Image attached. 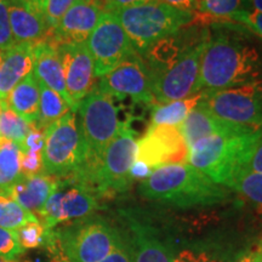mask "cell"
<instances>
[{
	"instance_id": "6da1fadb",
	"label": "cell",
	"mask_w": 262,
	"mask_h": 262,
	"mask_svg": "<svg viewBox=\"0 0 262 262\" xmlns=\"http://www.w3.org/2000/svg\"><path fill=\"white\" fill-rule=\"evenodd\" d=\"M242 29L206 37L196 94L244 86L262 80V39Z\"/></svg>"
},
{
	"instance_id": "7a4b0ae2",
	"label": "cell",
	"mask_w": 262,
	"mask_h": 262,
	"mask_svg": "<svg viewBox=\"0 0 262 262\" xmlns=\"http://www.w3.org/2000/svg\"><path fill=\"white\" fill-rule=\"evenodd\" d=\"M143 198L180 209L208 208L228 199L225 186L189 164H170L155 169L139 186Z\"/></svg>"
},
{
	"instance_id": "3957f363",
	"label": "cell",
	"mask_w": 262,
	"mask_h": 262,
	"mask_svg": "<svg viewBox=\"0 0 262 262\" xmlns=\"http://www.w3.org/2000/svg\"><path fill=\"white\" fill-rule=\"evenodd\" d=\"M122 24L134 49L141 57L157 42L172 37L194 21L195 14L179 10L159 0L113 12Z\"/></svg>"
},
{
	"instance_id": "277c9868",
	"label": "cell",
	"mask_w": 262,
	"mask_h": 262,
	"mask_svg": "<svg viewBox=\"0 0 262 262\" xmlns=\"http://www.w3.org/2000/svg\"><path fill=\"white\" fill-rule=\"evenodd\" d=\"M75 114L86 148V164L72 178H80L97 165L104 149L119 135L125 123L120 122L113 98L96 86L83 98Z\"/></svg>"
},
{
	"instance_id": "5b68a950",
	"label": "cell",
	"mask_w": 262,
	"mask_h": 262,
	"mask_svg": "<svg viewBox=\"0 0 262 262\" xmlns=\"http://www.w3.org/2000/svg\"><path fill=\"white\" fill-rule=\"evenodd\" d=\"M136 159V140L124 124L122 131L104 149L97 165L80 178H71L83 183L95 194L112 195L125 192L134 181L130 169Z\"/></svg>"
},
{
	"instance_id": "8992f818",
	"label": "cell",
	"mask_w": 262,
	"mask_h": 262,
	"mask_svg": "<svg viewBox=\"0 0 262 262\" xmlns=\"http://www.w3.org/2000/svg\"><path fill=\"white\" fill-rule=\"evenodd\" d=\"M44 135V173L58 179L71 178L84 168L86 148L75 112L71 111L49 126Z\"/></svg>"
},
{
	"instance_id": "52a82bcc",
	"label": "cell",
	"mask_w": 262,
	"mask_h": 262,
	"mask_svg": "<svg viewBox=\"0 0 262 262\" xmlns=\"http://www.w3.org/2000/svg\"><path fill=\"white\" fill-rule=\"evenodd\" d=\"M54 233L61 250L72 262L102 261L123 234L106 221L88 219L54 228Z\"/></svg>"
},
{
	"instance_id": "ba28073f",
	"label": "cell",
	"mask_w": 262,
	"mask_h": 262,
	"mask_svg": "<svg viewBox=\"0 0 262 262\" xmlns=\"http://www.w3.org/2000/svg\"><path fill=\"white\" fill-rule=\"evenodd\" d=\"M205 40L206 35L186 47L170 63L149 71L156 104L169 103L196 94Z\"/></svg>"
},
{
	"instance_id": "9c48e42d",
	"label": "cell",
	"mask_w": 262,
	"mask_h": 262,
	"mask_svg": "<svg viewBox=\"0 0 262 262\" xmlns=\"http://www.w3.org/2000/svg\"><path fill=\"white\" fill-rule=\"evenodd\" d=\"M255 133L206 137L188 148L187 162L214 182L225 186L237 170L242 153Z\"/></svg>"
},
{
	"instance_id": "30bf717a",
	"label": "cell",
	"mask_w": 262,
	"mask_h": 262,
	"mask_svg": "<svg viewBox=\"0 0 262 262\" xmlns=\"http://www.w3.org/2000/svg\"><path fill=\"white\" fill-rule=\"evenodd\" d=\"M201 102L226 122L262 130V80L220 91H203Z\"/></svg>"
},
{
	"instance_id": "8fae6325",
	"label": "cell",
	"mask_w": 262,
	"mask_h": 262,
	"mask_svg": "<svg viewBox=\"0 0 262 262\" xmlns=\"http://www.w3.org/2000/svg\"><path fill=\"white\" fill-rule=\"evenodd\" d=\"M94 62L95 78H101L137 56L122 24L113 12L104 11L86 40Z\"/></svg>"
},
{
	"instance_id": "7c38bea8",
	"label": "cell",
	"mask_w": 262,
	"mask_h": 262,
	"mask_svg": "<svg viewBox=\"0 0 262 262\" xmlns=\"http://www.w3.org/2000/svg\"><path fill=\"white\" fill-rule=\"evenodd\" d=\"M70 182V186H67L60 179L57 189L37 216L48 229L56 228L61 224L84 220L98 208L96 194L91 189L73 179Z\"/></svg>"
},
{
	"instance_id": "4fadbf2b",
	"label": "cell",
	"mask_w": 262,
	"mask_h": 262,
	"mask_svg": "<svg viewBox=\"0 0 262 262\" xmlns=\"http://www.w3.org/2000/svg\"><path fill=\"white\" fill-rule=\"evenodd\" d=\"M97 89L111 97H129L135 102L155 103L148 66L140 55L100 78Z\"/></svg>"
},
{
	"instance_id": "5bb4252c",
	"label": "cell",
	"mask_w": 262,
	"mask_h": 262,
	"mask_svg": "<svg viewBox=\"0 0 262 262\" xmlns=\"http://www.w3.org/2000/svg\"><path fill=\"white\" fill-rule=\"evenodd\" d=\"M188 147L179 126L150 125L136 141V160L146 163L153 170L187 162Z\"/></svg>"
},
{
	"instance_id": "9a60e30c",
	"label": "cell",
	"mask_w": 262,
	"mask_h": 262,
	"mask_svg": "<svg viewBox=\"0 0 262 262\" xmlns=\"http://www.w3.org/2000/svg\"><path fill=\"white\" fill-rule=\"evenodd\" d=\"M56 48L63 68L66 89L71 100L72 112H75L83 98L94 88L93 58L86 41L60 44L56 45Z\"/></svg>"
},
{
	"instance_id": "2e32d148",
	"label": "cell",
	"mask_w": 262,
	"mask_h": 262,
	"mask_svg": "<svg viewBox=\"0 0 262 262\" xmlns=\"http://www.w3.org/2000/svg\"><path fill=\"white\" fill-rule=\"evenodd\" d=\"M103 12L98 0H75L49 39L56 45L86 41Z\"/></svg>"
},
{
	"instance_id": "e0dca14e",
	"label": "cell",
	"mask_w": 262,
	"mask_h": 262,
	"mask_svg": "<svg viewBox=\"0 0 262 262\" xmlns=\"http://www.w3.org/2000/svg\"><path fill=\"white\" fill-rule=\"evenodd\" d=\"M179 129L188 148H191L193 145H195L201 140L206 139V137L217 135H238V134L257 131L253 127L237 125V124L226 122L221 118L216 117L201 101L188 113L185 120L180 124Z\"/></svg>"
},
{
	"instance_id": "ac0fdd59",
	"label": "cell",
	"mask_w": 262,
	"mask_h": 262,
	"mask_svg": "<svg viewBox=\"0 0 262 262\" xmlns=\"http://www.w3.org/2000/svg\"><path fill=\"white\" fill-rule=\"evenodd\" d=\"M129 241L134 262H172L175 251L168 237L150 225L129 219Z\"/></svg>"
},
{
	"instance_id": "d6986e66",
	"label": "cell",
	"mask_w": 262,
	"mask_h": 262,
	"mask_svg": "<svg viewBox=\"0 0 262 262\" xmlns=\"http://www.w3.org/2000/svg\"><path fill=\"white\" fill-rule=\"evenodd\" d=\"M15 44H38L50 37V28L40 10L28 0H6Z\"/></svg>"
},
{
	"instance_id": "ffe728a7",
	"label": "cell",
	"mask_w": 262,
	"mask_h": 262,
	"mask_svg": "<svg viewBox=\"0 0 262 262\" xmlns=\"http://www.w3.org/2000/svg\"><path fill=\"white\" fill-rule=\"evenodd\" d=\"M60 185V179L55 176L39 173L34 176H21L17 182L6 189L22 208L32 214H39L50 195Z\"/></svg>"
},
{
	"instance_id": "44dd1931",
	"label": "cell",
	"mask_w": 262,
	"mask_h": 262,
	"mask_svg": "<svg viewBox=\"0 0 262 262\" xmlns=\"http://www.w3.org/2000/svg\"><path fill=\"white\" fill-rule=\"evenodd\" d=\"M33 74L39 81L60 94L71 107V100L67 89H66L64 74L60 55H58L56 45L49 38L34 45Z\"/></svg>"
},
{
	"instance_id": "7402d4cb",
	"label": "cell",
	"mask_w": 262,
	"mask_h": 262,
	"mask_svg": "<svg viewBox=\"0 0 262 262\" xmlns=\"http://www.w3.org/2000/svg\"><path fill=\"white\" fill-rule=\"evenodd\" d=\"M34 45L15 44L4 51V58L0 66V100L4 102L16 85L33 73Z\"/></svg>"
},
{
	"instance_id": "603a6c76",
	"label": "cell",
	"mask_w": 262,
	"mask_h": 262,
	"mask_svg": "<svg viewBox=\"0 0 262 262\" xmlns=\"http://www.w3.org/2000/svg\"><path fill=\"white\" fill-rule=\"evenodd\" d=\"M39 100L40 90L38 79L31 73L11 90L5 103L28 123L35 124L39 116Z\"/></svg>"
},
{
	"instance_id": "cb8c5ba5",
	"label": "cell",
	"mask_w": 262,
	"mask_h": 262,
	"mask_svg": "<svg viewBox=\"0 0 262 262\" xmlns=\"http://www.w3.org/2000/svg\"><path fill=\"white\" fill-rule=\"evenodd\" d=\"M249 203L262 217V173L237 169L225 185Z\"/></svg>"
},
{
	"instance_id": "d4e9b609",
	"label": "cell",
	"mask_w": 262,
	"mask_h": 262,
	"mask_svg": "<svg viewBox=\"0 0 262 262\" xmlns=\"http://www.w3.org/2000/svg\"><path fill=\"white\" fill-rule=\"evenodd\" d=\"M203 93H198L182 100L172 101L169 103L156 104L152 110L150 125L179 126L188 113L202 100Z\"/></svg>"
},
{
	"instance_id": "484cf974",
	"label": "cell",
	"mask_w": 262,
	"mask_h": 262,
	"mask_svg": "<svg viewBox=\"0 0 262 262\" xmlns=\"http://www.w3.org/2000/svg\"><path fill=\"white\" fill-rule=\"evenodd\" d=\"M38 83L39 90H40V100H39V116L35 125L45 131L72 110L60 94L48 88L41 81L38 80Z\"/></svg>"
},
{
	"instance_id": "4316f807",
	"label": "cell",
	"mask_w": 262,
	"mask_h": 262,
	"mask_svg": "<svg viewBox=\"0 0 262 262\" xmlns=\"http://www.w3.org/2000/svg\"><path fill=\"white\" fill-rule=\"evenodd\" d=\"M21 146L0 137V189L6 191L21 179Z\"/></svg>"
},
{
	"instance_id": "83f0119b",
	"label": "cell",
	"mask_w": 262,
	"mask_h": 262,
	"mask_svg": "<svg viewBox=\"0 0 262 262\" xmlns=\"http://www.w3.org/2000/svg\"><path fill=\"white\" fill-rule=\"evenodd\" d=\"M35 220H38L37 215L26 210L11 195L0 189V227L17 231L19 227Z\"/></svg>"
},
{
	"instance_id": "f1b7e54d",
	"label": "cell",
	"mask_w": 262,
	"mask_h": 262,
	"mask_svg": "<svg viewBox=\"0 0 262 262\" xmlns=\"http://www.w3.org/2000/svg\"><path fill=\"white\" fill-rule=\"evenodd\" d=\"M32 127V123H28L8 106L0 114V137L14 141L19 146L24 145L26 137L31 133Z\"/></svg>"
},
{
	"instance_id": "f546056e",
	"label": "cell",
	"mask_w": 262,
	"mask_h": 262,
	"mask_svg": "<svg viewBox=\"0 0 262 262\" xmlns=\"http://www.w3.org/2000/svg\"><path fill=\"white\" fill-rule=\"evenodd\" d=\"M245 0H198V11L204 16L214 18L234 19L243 12Z\"/></svg>"
},
{
	"instance_id": "4dcf8cb0",
	"label": "cell",
	"mask_w": 262,
	"mask_h": 262,
	"mask_svg": "<svg viewBox=\"0 0 262 262\" xmlns=\"http://www.w3.org/2000/svg\"><path fill=\"white\" fill-rule=\"evenodd\" d=\"M52 229H48L39 220L31 221L16 231L18 242L25 249L45 248L51 237Z\"/></svg>"
},
{
	"instance_id": "1f68e13d",
	"label": "cell",
	"mask_w": 262,
	"mask_h": 262,
	"mask_svg": "<svg viewBox=\"0 0 262 262\" xmlns=\"http://www.w3.org/2000/svg\"><path fill=\"white\" fill-rule=\"evenodd\" d=\"M237 169L262 173V130L255 133L239 159Z\"/></svg>"
},
{
	"instance_id": "d6a6232c",
	"label": "cell",
	"mask_w": 262,
	"mask_h": 262,
	"mask_svg": "<svg viewBox=\"0 0 262 262\" xmlns=\"http://www.w3.org/2000/svg\"><path fill=\"white\" fill-rule=\"evenodd\" d=\"M25 254V249L19 244L16 231L0 227V257L18 261Z\"/></svg>"
},
{
	"instance_id": "836d02e7",
	"label": "cell",
	"mask_w": 262,
	"mask_h": 262,
	"mask_svg": "<svg viewBox=\"0 0 262 262\" xmlns=\"http://www.w3.org/2000/svg\"><path fill=\"white\" fill-rule=\"evenodd\" d=\"M74 2L75 0H47L42 10V16L51 32L57 27L58 22L63 17L67 10L74 4Z\"/></svg>"
},
{
	"instance_id": "e575fe53",
	"label": "cell",
	"mask_w": 262,
	"mask_h": 262,
	"mask_svg": "<svg viewBox=\"0 0 262 262\" xmlns=\"http://www.w3.org/2000/svg\"><path fill=\"white\" fill-rule=\"evenodd\" d=\"M15 45L10 26L9 9L6 0H0V51H6Z\"/></svg>"
},
{
	"instance_id": "d590c367",
	"label": "cell",
	"mask_w": 262,
	"mask_h": 262,
	"mask_svg": "<svg viewBox=\"0 0 262 262\" xmlns=\"http://www.w3.org/2000/svg\"><path fill=\"white\" fill-rule=\"evenodd\" d=\"M21 173L24 176H34L44 173L42 152H22Z\"/></svg>"
},
{
	"instance_id": "8d00e7d4",
	"label": "cell",
	"mask_w": 262,
	"mask_h": 262,
	"mask_svg": "<svg viewBox=\"0 0 262 262\" xmlns=\"http://www.w3.org/2000/svg\"><path fill=\"white\" fill-rule=\"evenodd\" d=\"M100 262H134L129 235L122 234V238L119 239V242H118L113 250L111 251V254H108Z\"/></svg>"
},
{
	"instance_id": "74e56055",
	"label": "cell",
	"mask_w": 262,
	"mask_h": 262,
	"mask_svg": "<svg viewBox=\"0 0 262 262\" xmlns=\"http://www.w3.org/2000/svg\"><path fill=\"white\" fill-rule=\"evenodd\" d=\"M172 262H224L220 258L212 256L206 251H196L193 249H185L175 254Z\"/></svg>"
},
{
	"instance_id": "f35d334b",
	"label": "cell",
	"mask_w": 262,
	"mask_h": 262,
	"mask_svg": "<svg viewBox=\"0 0 262 262\" xmlns=\"http://www.w3.org/2000/svg\"><path fill=\"white\" fill-rule=\"evenodd\" d=\"M44 249L48 255V262H72L70 261V258L63 254V251L61 250L60 245H58L56 241V237H55L54 229H52L51 232V237L49 239V243Z\"/></svg>"
},
{
	"instance_id": "ab89813d",
	"label": "cell",
	"mask_w": 262,
	"mask_h": 262,
	"mask_svg": "<svg viewBox=\"0 0 262 262\" xmlns=\"http://www.w3.org/2000/svg\"><path fill=\"white\" fill-rule=\"evenodd\" d=\"M147 2H150V0H104L103 9L104 11L116 12L122 9L143 4V3Z\"/></svg>"
},
{
	"instance_id": "60d3db41",
	"label": "cell",
	"mask_w": 262,
	"mask_h": 262,
	"mask_svg": "<svg viewBox=\"0 0 262 262\" xmlns=\"http://www.w3.org/2000/svg\"><path fill=\"white\" fill-rule=\"evenodd\" d=\"M152 172H153V169L149 168L146 163L140 162V160L135 159V162H134L130 169V178L133 181H136V180H139V181H143V180L148 178Z\"/></svg>"
},
{
	"instance_id": "b9f144b4",
	"label": "cell",
	"mask_w": 262,
	"mask_h": 262,
	"mask_svg": "<svg viewBox=\"0 0 262 262\" xmlns=\"http://www.w3.org/2000/svg\"><path fill=\"white\" fill-rule=\"evenodd\" d=\"M231 262H258V243L238 253Z\"/></svg>"
},
{
	"instance_id": "7bdbcfd3",
	"label": "cell",
	"mask_w": 262,
	"mask_h": 262,
	"mask_svg": "<svg viewBox=\"0 0 262 262\" xmlns=\"http://www.w3.org/2000/svg\"><path fill=\"white\" fill-rule=\"evenodd\" d=\"M173 8L195 14L198 11V0H159Z\"/></svg>"
},
{
	"instance_id": "ee69618b",
	"label": "cell",
	"mask_w": 262,
	"mask_h": 262,
	"mask_svg": "<svg viewBox=\"0 0 262 262\" xmlns=\"http://www.w3.org/2000/svg\"><path fill=\"white\" fill-rule=\"evenodd\" d=\"M248 2L250 3V6L253 8L251 11L262 14V0H248Z\"/></svg>"
},
{
	"instance_id": "f6af8a7d",
	"label": "cell",
	"mask_w": 262,
	"mask_h": 262,
	"mask_svg": "<svg viewBox=\"0 0 262 262\" xmlns=\"http://www.w3.org/2000/svg\"><path fill=\"white\" fill-rule=\"evenodd\" d=\"M28 2L31 3L32 5H34L38 10H40V11L42 12V10H44V6H45V3H47V0H28Z\"/></svg>"
},
{
	"instance_id": "bcb514c9",
	"label": "cell",
	"mask_w": 262,
	"mask_h": 262,
	"mask_svg": "<svg viewBox=\"0 0 262 262\" xmlns=\"http://www.w3.org/2000/svg\"><path fill=\"white\" fill-rule=\"evenodd\" d=\"M258 262H262V239L258 242Z\"/></svg>"
},
{
	"instance_id": "7dc6e473",
	"label": "cell",
	"mask_w": 262,
	"mask_h": 262,
	"mask_svg": "<svg viewBox=\"0 0 262 262\" xmlns=\"http://www.w3.org/2000/svg\"><path fill=\"white\" fill-rule=\"evenodd\" d=\"M6 107V103L4 102V101L0 100V114L3 113V111H4V108Z\"/></svg>"
},
{
	"instance_id": "c3c4849f",
	"label": "cell",
	"mask_w": 262,
	"mask_h": 262,
	"mask_svg": "<svg viewBox=\"0 0 262 262\" xmlns=\"http://www.w3.org/2000/svg\"><path fill=\"white\" fill-rule=\"evenodd\" d=\"M0 262H18V261H14V260H6V258L0 257Z\"/></svg>"
},
{
	"instance_id": "681fc988",
	"label": "cell",
	"mask_w": 262,
	"mask_h": 262,
	"mask_svg": "<svg viewBox=\"0 0 262 262\" xmlns=\"http://www.w3.org/2000/svg\"><path fill=\"white\" fill-rule=\"evenodd\" d=\"M3 58H4V52L0 51V66L3 63Z\"/></svg>"
}]
</instances>
